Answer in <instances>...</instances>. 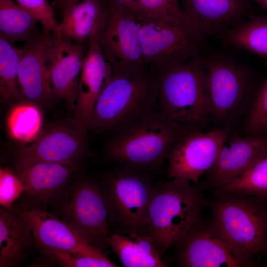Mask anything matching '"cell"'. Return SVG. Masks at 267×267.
Masks as SVG:
<instances>
[{"label": "cell", "instance_id": "obj_4", "mask_svg": "<svg viewBox=\"0 0 267 267\" xmlns=\"http://www.w3.org/2000/svg\"><path fill=\"white\" fill-rule=\"evenodd\" d=\"M187 131L157 109L112 135L105 148V157L113 164L156 173Z\"/></svg>", "mask_w": 267, "mask_h": 267}, {"label": "cell", "instance_id": "obj_18", "mask_svg": "<svg viewBox=\"0 0 267 267\" xmlns=\"http://www.w3.org/2000/svg\"><path fill=\"white\" fill-rule=\"evenodd\" d=\"M50 34L43 32L39 38L18 47L20 56L18 77L21 100L38 105L54 98L46 61Z\"/></svg>", "mask_w": 267, "mask_h": 267}, {"label": "cell", "instance_id": "obj_3", "mask_svg": "<svg viewBox=\"0 0 267 267\" xmlns=\"http://www.w3.org/2000/svg\"><path fill=\"white\" fill-rule=\"evenodd\" d=\"M157 109L152 71L113 74L96 102L89 131L113 135Z\"/></svg>", "mask_w": 267, "mask_h": 267}, {"label": "cell", "instance_id": "obj_15", "mask_svg": "<svg viewBox=\"0 0 267 267\" xmlns=\"http://www.w3.org/2000/svg\"><path fill=\"white\" fill-rule=\"evenodd\" d=\"M30 227L38 252L58 250L75 254L102 256L104 253L84 241L65 222L43 209L14 204L12 208Z\"/></svg>", "mask_w": 267, "mask_h": 267}, {"label": "cell", "instance_id": "obj_23", "mask_svg": "<svg viewBox=\"0 0 267 267\" xmlns=\"http://www.w3.org/2000/svg\"><path fill=\"white\" fill-rule=\"evenodd\" d=\"M110 249L125 267H166L149 235L111 232Z\"/></svg>", "mask_w": 267, "mask_h": 267}, {"label": "cell", "instance_id": "obj_1", "mask_svg": "<svg viewBox=\"0 0 267 267\" xmlns=\"http://www.w3.org/2000/svg\"><path fill=\"white\" fill-rule=\"evenodd\" d=\"M153 72L159 109L187 131L205 132L211 118L202 50Z\"/></svg>", "mask_w": 267, "mask_h": 267}, {"label": "cell", "instance_id": "obj_21", "mask_svg": "<svg viewBox=\"0 0 267 267\" xmlns=\"http://www.w3.org/2000/svg\"><path fill=\"white\" fill-rule=\"evenodd\" d=\"M62 16L54 32L81 45L98 38L107 19L106 1L82 0L62 10Z\"/></svg>", "mask_w": 267, "mask_h": 267}, {"label": "cell", "instance_id": "obj_9", "mask_svg": "<svg viewBox=\"0 0 267 267\" xmlns=\"http://www.w3.org/2000/svg\"><path fill=\"white\" fill-rule=\"evenodd\" d=\"M203 55L210 118L225 127H232L250 95L253 75L245 65L224 53Z\"/></svg>", "mask_w": 267, "mask_h": 267}, {"label": "cell", "instance_id": "obj_16", "mask_svg": "<svg viewBox=\"0 0 267 267\" xmlns=\"http://www.w3.org/2000/svg\"><path fill=\"white\" fill-rule=\"evenodd\" d=\"M113 75L98 38L92 39L83 63L73 120L77 130L84 136L87 137L89 131L96 102Z\"/></svg>", "mask_w": 267, "mask_h": 267}, {"label": "cell", "instance_id": "obj_37", "mask_svg": "<svg viewBox=\"0 0 267 267\" xmlns=\"http://www.w3.org/2000/svg\"><path fill=\"white\" fill-rule=\"evenodd\" d=\"M266 258H267V257H266Z\"/></svg>", "mask_w": 267, "mask_h": 267}, {"label": "cell", "instance_id": "obj_36", "mask_svg": "<svg viewBox=\"0 0 267 267\" xmlns=\"http://www.w3.org/2000/svg\"><path fill=\"white\" fill-rule=\"evenodd\" d=\"M267 11V0H254Z\"/></svg>", "mask_w": 267, "mask_h": 267}, {"label": "cell", "instance_id": "obj_11", "mask_svg": "<svg viewBox=\"0 0 267 267\" xmlns=\"http://www.w3.org/2000/svg\"><path fill=\"white\" fill-rule=\"evenodd\" d=\"M232 129L227 127L208 132L187 131L169 154L168 177L198 183L214 165Z\"/></svg>", "mask_w": 267, "mask_h": 267}, {"label": "cell", "instance_id": "obj_24", "mask_svg": "<svg viewBox=\"0 0 267 267\" xmlns=\"http://www.w3.org/2000/svg\"><path fill=\"white\" fill-rule=\"evenodd\" d=\"M40 23L29 11L13 0H0V31L8 41L25 43L39 38L43 34L38 28Z\"/></svg>", "mask_w": 267, "mask_h": 267}, {"label": "cell", "instance_id": "obj_26", "mask_svg": "<svg viewBox=\"0 0 267 267\" xmlns=\"http://www.w3.org/2000/svg\"><path fill=\"white\" fill-rule=\"evenodd\" d=\"M214 190L255 196L267 201V142L245 171L230 182Z\"/></svg>", "mask_w": 267, "mask_h": 267}, {"label": "cell", "instance_id": "obj_19", "mask_svg": "<svg viewBox=\"0 0 267 267\" xmlns=\"http://www.w3.org/2000/svg\"><path fill=\"white\" fill-rule=\"evenodd\" d=\"M184 15L199 28L205 39L219 37L245 20L248 0H178Z\"/></svg>", "mask_w": 267, "mask_h": 267}, {"label": "cell", "instance_id": "obj_29", "mask_svg": "<svg viewBox=\"0 0 267 267\" xmlns=\"http://www.w3.org/2000/svg\"><path fill=\"white\" fill-rule=\"evenodd\" d=\"M39 259L35 261L37 266H58L64 267H116L115 263L105 255L93 256L58 250L38 251Z\"/></svg>", "mask_w": 267, "mask_h": 267}, {"label": "cell", "instance_id": "obj_2", "mask_svg": "<svg viewBox=\"0 0 267 267\" xmlns=\"http://www.w3.org/2000/svg\"><path fill=\"white\" fill-rule=\"evenodd\" d=\"M209 203L213 220L227 246L255 267H267V205L257 196L214 191Z\"/></svg>", "mask_w": 267, "mask_h": 267}, {"label": "cell", "instance_id": "obj_25", "mask_svg": "<svg viewBox=\"0 0 267 267\" xmlns=\"http://www.w3.org/2000/svg\"><path fill=\"white\" fill-rule=\"evenodd\" d=\"M219 37L226 44L267 59V17L250 15Z\"/></svg>", "mask_w": 267, "mask_h": 267}, {"label": "cell", "instance_id": "obj_12", "mask_svg": "<svg viewBox=\"0 0 267 267\" xmlns=\"http://www.w3.org/2000/svg\"><path fill=\"white\" fill-rule=\"evenodd\" d=\"M87 137L71 123H59L43 131L20 147L13 156L15 169L38 162L80 165L90 156Z\"/></svg>", "mask_w": 267, "mask_h": 267}, {"label": "cell", "instance_id": "obj_5", "mask_svg": "<svg viewBox=\"0 0 267 267\" xmlns=\"http://www.w3.org/2000/svg\"><path fill=\"white\" fill-rule=\"evenodd\" d=\"M202 183L181 179L156 182L148 209L149 230L162 257L201 219L207 205Z\"/></svg>", "mask_w": 267, "mask_h": 267}, {"label": "cell", "instance_id": "obj_33", "mask_svg": "<svg viewBox=\"0 0 267 267\" xmlns=\"http://www.w3.org/2000/svg\"><path fill=\"white\" fill-rule=\"evenodd\" d=\"M20 6L29 11L39 21L43 32L49 34L55 32L57 25L54 10L48 0H14Z\"/></svg>", "mask_w": 267, "mask_h": 267}, {"label": "cell", "instance_id": "obj_30", "mask_svg": "<svg viewBox=\"0 0 267 267\" xmlns=\"http://www.w3.org/2000/svg\"><path fill=\"white\" fill-rule=\"evenodd\" d=\"M246 135H267V80L249 108L244 125Z\"/></svg>", "mask_w": 267, "mask_h": 267}, {"label": "cell", "instance_id": "obj_10", "mask_svg": "<svg viewBox=\"0 0 267 267\" xmlns=\"http://www.w3.org/2000/svg\"><path fill=\"white\" fill-rule=\"evenodd\" d=\"M106 1L107 19L98 39L113 74L148 69L139 38L141 21L119 3Z\"/></svg>", "mask_w": 267, "mask_h": 267}, {"label": "cell", "instance_id": "obj_31", "mask_svg": "<svg viewBox=\"0 0 267 267\" xmlns=\"http://www.w3.org/2000/svg\"><path fill=\"white\" fill-rule=\"evenodd\" d=\"M134 15L142 21L184 14L178 0H139Z\"/></svg>", "mask_w": 267, "mask_h": 267}, {"label": "cell", "instance_id": "obj_8", "mask_svg": "<svg viewBox=\"0 0 267 267\" xmlns=\"http://www.w3.org/2000/svg\"><path fill=\"white\" fill-rule=\"evenodd\" d=\"M139 38L145 62L152 71L201 52L205 39L184 15L141 21Z\"/></svg>", "mask_w": 267, "mask_h": 267}, {"label": "cell", "instance_id": "obj_28", "mask_svg": "<svg viewBox=\"0 0 267 267\" xmlns=\"http://www.w3.org/2000/svg\"><path fill=\"white\" fill-rule=\"evenodd\" d=\"M19 60L18 48L0 34V94L6 101L20 99Z\"/></svg>", "mask_w": 267, "mask_h": 267}, {"label": "cell", "instance_id": "obj_32", "mask_svg": "<svg viewBox=\"0 0 267 267\" xmlns=\"http://www.w3.org/2000/svg\"><path fill=\"white\" fill-rule=\"evenodd\" d=\"M24 185L18 176L10 168L0 170V206L11 209L24 191Z\"/></svg>", "mask_w": 267, "mask_h": 267}, {"label": "cell", "instance_id": "obj_17", "mask_svg": "<svg viewBox=\"0 0 267 267\" xmlns=\"http://www.w3.org/2000/svg\"><path fill=\"white\" fill-rule=\"evenodd\" d=\"M88 44H78L54 32L49 35L46 61L53 97L74 109Z\"/></svg>", "mask_w": 267, "mask_h": 267}, {"label": "cell", "instance_id": "obj_20", "mask_svg": "<svg viewBox=\"0 0 267 267\" xmlns=\"http://www.w3.org/2000/svg\"><path fill=\"white\" fill-rule=\"evenodd\" d=\"M267 142V135H238L222 148L208 176L202 183L204 189L225 184L241 174L255 160Z\"/></svg>", "mask_w": 267, "mask_h": 267}, {"label": "cell", "instance_id": "obj_6", "mask_svg": "<svg viewBox=\"0 0 267 267\" xmlns=\"http://www.w3.org/2000/svg\"><path fill=\"white\" fill-rule=\"evenodd\" d=\"M76 177L50 212L86 243L104 253L110 248V207L98 178Z\"/></svg>", "mask_w": 267, "mask_h": 267}, {"label": "cell", "instance_id": "obj_13", "mask_svg": "<svg viewBox=\"0 0 267 267\" xmlns=\"http://www.w3.org/2000/svg\"><path fill=\"white\" fill-rule=\"evenodd\" d=\"M172 246L175 261L179 267H255L231 250L213 219L207 221L201 218L190 231Z\"/></svg>", "mask_w": 267, "mask_h": 267}, {"label": "cell", "instance_id": "obj_22", "mask_svg": "<svg viewBox=\"0 0 267 267\" xmlns=\"http://www.w3.org/2000/svg\"><path fill=\"white\" fill-rule=\"evenodd\" d=\"M37 251L27 222L13 209L0 208V267L26 265Z\"/></svg>", "mask_w": 267, "mask_h": 267}, {"label": "cell", "instance_id": "obj_35", "mask_svg": "<svg viewBox=\"0 0 267 267\" xmlns=\"http://www.w3.org/2000/svg\"><path fill=\"white\" fill-rule=\"evenodd\" d=\"M81 0H55L57 6H58L61 10H63L67 6Z\"/></svg>", "mask_w": 267, "mask_h": 267}, {"label": "cell", "instance_id": "obj_14", "mask_svg": "<svg viewBox=\"0 0 267 267\" xmlns=\"http://www.w3.org/2000/svg\"><path fill=\"white\" fill-rule=\"evenodd\" d=\"M80 169V165L49 162H34L15 169L25 187L19 202L15 203L50 211Z\"/></svg>", "mask_w": 267, "mask_h": 267}, {"label": "cell", "instance_id": "obj_27", "mask_svg": "<svg viewBox=\"0 0 267 267\" xmlns=\"http://www.w3.org/2000/svg\"><path fill=\"white\" fill-rule=\"evenodd\" d=\"M36 105L23 100L11 109L7 119V127L13 138L28 143L41 132L43 118Z\"/></svg>", "mask_w": 267, "mask_h": 267}, {"label": "cell", "instance_id": "obj_34", "mask_svg": "<svg viewBox=\"0 0 267 267\" xmlns=\"http://www.w3.org/2000/svg\"><path fill=\"white\" fill-rule=\"evenodd\" d=\"M123 5L134 15L135 10L139 0H113Z\"/></svg>", "mask_w": 267, "mask_h": 267}, {"label": "cell", "instance_id": "obj_7", "mask_svg": "<svg viewBox=\"0 0 267 267\" xmlns=\"http://www.w3.org/2000/svg\"><path fill=\"white\" fill-rule=\"evenodd\" d=\"M114 167L99 178L110 207L113 232L150 235L148 209L155 183L152 174L127 165Z\"/></svg>", "mask_w": 267, "mask_h": 267}]
</instances>
